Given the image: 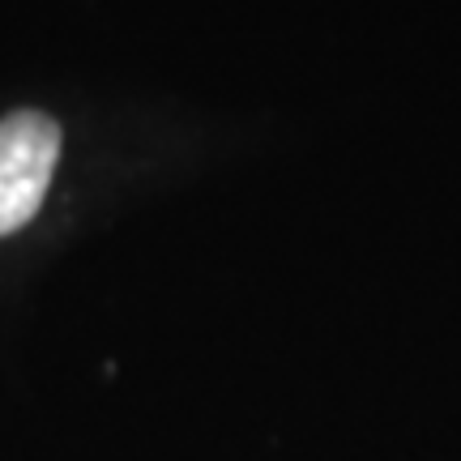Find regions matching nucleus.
Here are the masks:
<instances>
[{
    "mask_svg": "<svg viewBox=\"0 0 461 461\" xmlns=\"http://www.w3.org/2000/svg\"><path fill=\"white\" fill-rule=\"evenodd\" d=\"M60 163V124L43 112L0 120V235L26 227L51 188Z\"/></svg>",
    "mask_w": 461,
    "mask_h": 461,
    "instance_id": "nucleus-1",
    "label": "nucleus"
}]
</instances>
